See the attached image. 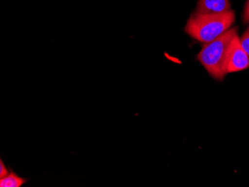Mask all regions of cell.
Here are the masks:
<instances>
[{
    "label": "cell",
    "mask_w": 249,
    "mask_h": 187,
    "mask_svg": "<svg viewBox=\"0 0 249 187\" xmlns=\"http://www.w3.org/2000/svg\"><path fill=\"white\" fill-rule=\"evenodd\" d=\"M234 23L235 12L232 9L222 14L195 12L189 17L184 32L194 40L207 43L222 35Z\"/></svg>",
    "instance_id": "cell-1"
},
{
    "label": "cell",
    "mask_w": 249,
    "mask_h": 187,
    "mask_svg": "<svg viewBox=\"0 0 249 187\" xmlns=\"http://www.w3.org/2000/svg\"><path fill=\"white\" fill-rule=\"evenodd\" d=\"M238 34V27L234 26L217 38L203 43L197 54V59L213 79L222 81L227 75V56L231 42Z\"/></svg>",
    "instance_id": "cell-2"
},
{
    "label": "cell",
    "mask_w": 249,
    "mask_h": 187,
    "mask_svg": "<svg viewBox=\"0 0 249 187\" xmlns=\"http://www.w3.org/2000/svg\"><path fill=\"white\" fill-rule=\"evenodd\" d=\"M249 68V57L242 47L238 34L229 46L227 56V73L240 72Z\"/></svg>",
    "instance_id": "cell-3"
},
{
    "label": "cell",
    "mask_w": 249,
    "mask_h": 187,
    "mask_svg": "<svg viewBox=\"0 0 249 187\" xmlns=\"http://www.w3.org/2000/svg\"><path fill=\"white\" fill-rule=\"evenodd\" d=\"M230 10V0H198L196 12L201 14H222Z\"/></svg>",
    "instance_id": "cell-4"
},
{
    "label": "cell",
    "mask_w": 249,
    "mask_h": 187,
    "mask_svg": "<svg viewBox=\"0 0 249 187\" xmlns=\"http://www.w3.org/2000/svg\"><path fill=\"white\" fill-rule=\"evenodd\" d=\"M9 174L5 178H0V187H21L26 184L29 180L21 178L16 173L14 172L10 168Z\"/></svg>",
    "instance_id": "cell-5"
},
{
    "label": "cell",
    "mask_w": 249,
    "mask_h": 187,
    "mask_svg": "<svg viewBox=\"0 0 249 187\" xmlns=\"http://www.w3.org/2000/svg\"><path fill=\"white\" fill-rule=\"evenodd\" d=\"M240 43L243 50L246 51L248 56L249 57V27L246 29L241 37H240Z\"/></svg>",
    "instance_id": "cell-6"
},
{
    "label": "cell",
    "mask_w": 249,
    "mask_h": 187,
    "mask_svg": "<svg viewBox=\"0 0 249 187\" xmlns=\"http://www.w3.org/2000/svg\"><path fill=\"white\" fill-rule=\"evenodd\" d=\"M243 20L245 24H249V0H246L244 12H243Z\"/></svg>",
    "instance_id": "cell-7"
},
{
    "label": "cell",
    "mask_w": 249,
    "mask_h": 187,
    "mask_svg": "<svg viewBox=\"0 0 249 187\" xmlns=\"http://www.w3.org/2000/svg\"><path fill=\"white\" fill-rule=\"evenodd\" d=\"M10 169L8 170V168H6L5 164H4L3 161L2 159L0 160V178H5L8 174H9Z\"/></svg>",
    "instance_id": "cell-8"
}]
</instances>
